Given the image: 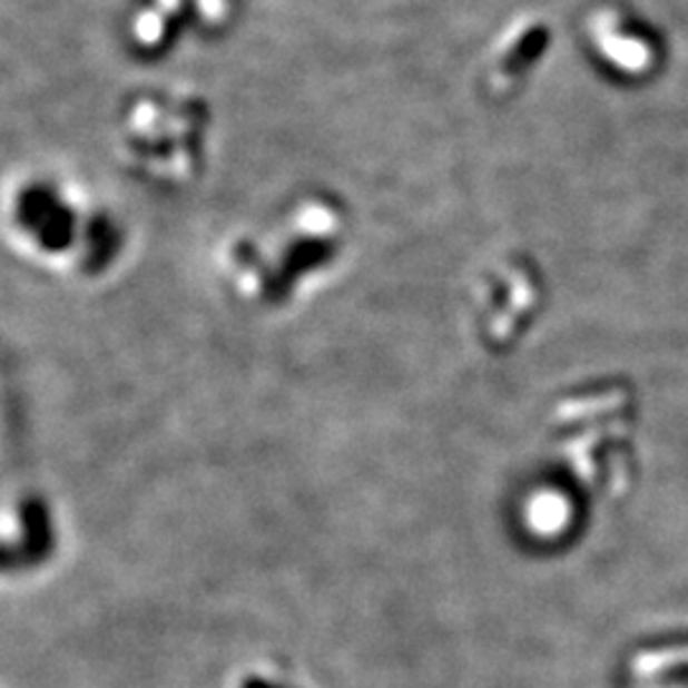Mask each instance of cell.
Here are the masks:
<instances>
[{"instance_id":"6da1fadb","label":"cell","mask_w":688,"mask_h":688,"mask_svg":"<svg viewBox=\"0 0 688 688\" xmlns=\"http://www.w3.org/2000/svg\"><path fill=\"white\" fill-rule=\"evenodd\" d=\"M597 39L602 43L605 55L610 57L617 67L628 69V72H642L650 67L652 51L648 41L617 23L612 16H602L597 26Z\"/></svg>"}]
</instances>
